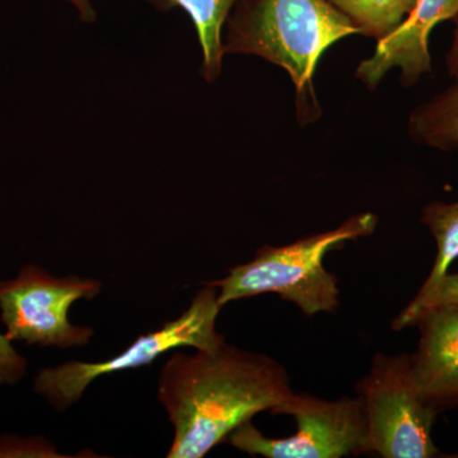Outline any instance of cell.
Listing matches in <instances>:
<instances>
[{
    "mask_svg": "<svg viewBox=\"0 0 458 458\" xmlns=\"http://www.w3.org/2000/svg\"><path fill=\"white\" fill-rule=\"evenodd\" d=\"M458 16V0H417L399 27L387 38L377 41L372 55L364 59L355 77L367 89H375L393 69H400L401 82L415 86L432 73L429 41L433 30Z\"/></svg>",
    "mask_w": 458,
    "mask_h": 458,
    "instance_id": "cell-8",
    "label": "cell"
},
{
    "mask_svg": "<svg viewBox=\"0 0 458 458\" xmlns=\"http://www.w3.org/2000/svg\"><path fill=\"white\" fill-rule=\"evenodd\" d=\"M445 66H447L448 74L454 80H458V22L450 50H448L447 56H445Z\"/></svg>",
    "mask_w": 458,
    "mask_h": 458,
    "instance_id": "cell-17",
    "label": "cell"
},
{
    "mask_svg": "<svg viewBox=\"0 0 458 458\" xmlns=\"http://www.w3.org/2000/svg\"><path fill=\"white\" fill-rule=\"evenodd\" d=\"M271 412L293 417L295 434L269 438L247 421L229 436L228 442L251 456L267 458H342L364 454L367 419L360 396L327 401L292 391Z\"/></svg>",
    "mask_w": 458,
    "mask_h": 458,
    "instance_id": "cell-6",
    "label": "cell"
},
{
    "mask_svg": "<svg viewBox=\"0 0 458 458\" xmlns=\"http://www.w3.org/2000/svg\"><path fill=\"white\" fill-rule=\"evenodd\" d=\"M448 306L458 307V271L456 273L448 271L433 289L432 293L415 309H403V311L394 319L393 328L394 331H401L403 328L414 327L419 318L428 310Z\"/></svg>",
    "mask_w": 458,
    "mask_h": 458,
    "instance_id": "cell-14",
    "label": "cell"
},
{
    "mask_svg": "<svg viewBox=\"0 0 458 458\" xmlns=\"http://www.w3.org/2000/svg\"><path fill=\"white\" fill-rule=\"evenodd\" d=\"M0 457H63L50 442L41 437L0 436Z\"/></svg>",
    "mask_w": 458,
    "mask_h": 458,
    "instance_id": "cell-15",
    "label": "cell"
},
{
    "mask_svg": "<svg viewBox=\"0 0 458 458\" xmlns=\"http://www.w3.org/2000/svg\"><path fill=\"white\" fill-rule=\"evenodd\" d=\"M377 223L373 213L358 214L335 229L291 245L261 247L251 261L234 267L225 278L204 284L218 288L222 307L243 298L276 293L307 316L334 312L339 307V280L325 267V256L346 241L370 236Z\"/></svg>",
    "mask_w": 458,
    "mask_h": 458,
    "instance_id": "cell-3",
    "label": "cell"
},
{
    "mask_svg": "<svg viewBox=\"0 0 458 458\" xmlns=\"http://www.w3.org/2000/svg\"><path fill=\"white\" fill-rule=\"evenodd\" d=\"M408 132L419 146L458 149V80L411 111Z\"/></svg>",
    "mask_w": 458,
    "mask_h": 458,
    "instance_id": "cell-11",
    "label": "cell"
},
{
    "mask_svg": "<svg viewBox=\"0 0 458 458\" xmlns=\"http://www.w3.org/2000/svg\"><path fill=\"white\" fill-rule=\"evenodd\" d=\"M358 35L328 0H240L227 21L225 53L254 55L284 69L300 101L304 120L318 107L312 80L328 47ZM300 107V110H301Z\"/></svg>",
    "mask_w": 458,
    "mask_h": 458,
    "instance_id": "cell-2",
    "label": "cell"
},
{
    "mask_svg": "<svg viewBox=\"0 0 458 458\" xmlns=\"http://www.w3.org/2000/svg\"><path fill=\"white\" fill-rule=\"evenodd\" d=\"M420 339L410 355L419 394L437 411L458 406V307H436L419 318Z\"/></svg>",
    "mask_w": 458,
    "mask_h": 458,
    "instance_id": "cell-9",
    "label": "cell"
},
{
    "mask_svg": "<svg viewBox=\"0 0 458 458\" xmlns=\"http://www.w3.org/2000/svg\"><path fill=\"white\" fill-rule=\"evenodd\" d=\"M421 223L429 229L436 241V261L420 291L405 310L415 309L423 302L458 259V201L451 204L434 201L428 204L421 214Z\"/></svg>",
    "mask_w": 458,
    "mask_h": 458,
    "instance_id": "cell-12",
    "label": "cell"
},
{
    "mask_svg": "<svg viewBox=\"0 0 458 458\" xmlns=\"http://www.w3.org/2000/svg\"><path fill=\"white\" fill-rule=\"evenodd\" d=\"M218 294V288L203 283V288L197 292L180 318L165 322L155 333L140 335L111 360L93 363L69 360L41 369L33 379V393L45 397L56 411H65L81 400L87 387L99 377L148 366L165 352L183 346L200 352L216 351L225 343V335L216 328V318L222 310Z\"/></svg>",
    "mask_w": 458,
    "mask_h": 458,
    "instance_id": "cell-4",
    "label": "cell"
},
{
    "mask_svg": "<svg viewBox=\"0 0 458 458\" xmlns=\"http://www.w3.org/2000/svg\"><path fill=\"white\" fill-rule=\"evenodd\" d=\"M98 279L56 278L38 265H26L14 279L0 280V321L12 342L66 349L87 345L95 330L74 327L68 313L77 301L102 292Z\"/></svg>",
    "mask_w": 458,
    "mask_h": 458,
    "instance_id": "cell-7",
    "label": "cell"
},
{
    "mask_svg": "<svg viewBox=\"0 0 458 458\" xmlns=\"http://www.w3.org/2000/svg\"><path fill=\"white\" fill-rule=\"evenodd\" d=\"M355 390L367 419L364 454L373 452L384 458L439 456L432 437L439 412L415 388L409 354L377 352Z\"/></svg>",
    "mask_w": 458,
    "mask_h": 458,
    "instance_id": "cell-5",
    "label": "cell"
},
{
    "mask_svg": "<svg viewBox=\"0 0 458 458\" xmlns=\"http://www.w3.org/2000/svg\"><path fill=\"white\" fill-rule=\"evenodd\" d=\"M292 393L279 361L225 343L214 352H174L158 378L174 434L168 458H203L238 427Z\"/></svg>",
    "mask_w": 458,
    "mask_h": 458,
    "instance_id": "cell-1",
    "label": "cell"
},
{
    "mask_svg": "<svg viewBox=\"0 0 458 458\" xmlns=\"http://www.w3.org/2000/svg\"><path fill=\"white\" fill-rule=\"evenodd\" d=\"M64 2L73 5L83 22L90 23L95 21L96 11L92 0H64Z\"/></svg>",
    "mask_w": 458,
    "mask_h": 458,
    "instance_id": "cell-18",
    "label": "cell"
},
{
    "mask_svg": "<svg viewBox=\"0 0 458 458\" xmlns=\"http://www.w3.org/2000/svg\"><path fill=\"white\" fill-rule=\"evenodd\" d=\"M5 333H0V386H14L25 377L27 360Z\"/></svg>",
    "mask_w": 458,
    "mask_h": 458,
    "instance_id": "cell-16",
    "label": "cell"
},
{
    "mask_svg": "<svg viewBox=\"0 0 458 458\" xmlns=\"http://www.w3.org/2000/svg\"><path fill=\"white\" fill-rule=\"evenodd\" d=\"M161 11L182 8L191 18L201 47V75L212 83L222 73L225 59L223 27L240 0H149Z\"/></svg>",
    "mask_w": 458,
    "mask_h": 458,
    "instance_id": "cell-10",
    "label": "cell"
},
{
    "mask_svg": "<svg viewBox=\"0 0 458 458\" xmlns=\"http://www.w3.org/2000/svg\"><path fill=\"white\" fill-rule=\"evenodd\" d=\"M351 21L358 35L387 38L403 22L417 0H328Z\"/></svg>",
    "mask_w": 458,
    "mask_h": 458,
    "instance_id": "cell-13",
    "label": "cell"
}]
</instances>
